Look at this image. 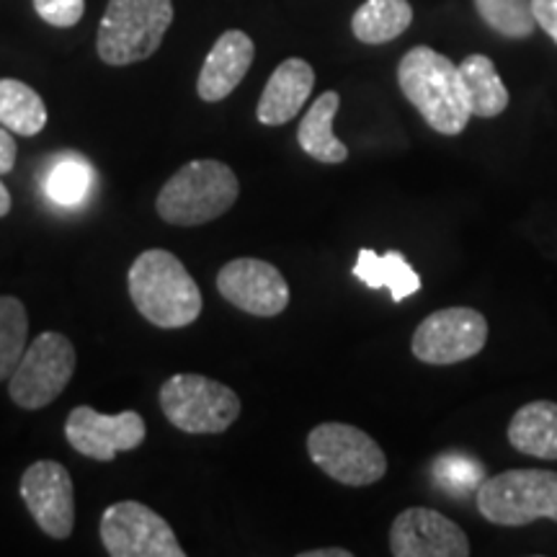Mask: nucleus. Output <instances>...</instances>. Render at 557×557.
<instances>
[{"label": "nucleus", "instance_id": "nucleus-1", "mask_svg": "<svg viewBox=\"0 0 557 557\" xmlns=\"http://www.w3.org/2000/svg\"><path fill=\"white\" fill-rule=\"evenodd\" d=\"M398 86L438 135L457 137L468 127L472 111L459 65L442 52L426 45L408 50L398 65Z\"/></svg>", "mask_w": 557, "mask_h": 557}, {"label": "nucleus", "instance_id": "nucleus-2", "mask_svg": "<svg viewBox=\"0 0 557 557\" xmlns=\"http://www.w3.org/2000/svg\"><path fill=\"white\" fill-rule=\"evenodd\" d=\"M127 287L139 315L158 329H186L205 308L199 284L169 250L139 253L129 267Z\"/></svg>", "mask_w": 557, "mask_h": 557}, {"label": "nucleus", "instance_id": "nucleus-3", "mask_svg": "<svg viewBox=\"0 0 557 557\" xmlns=\"http://www.w3.org/2000/svg\"><path fill=\"white\" fill-rule=\"evenodd\" d=\"M240 197L235 171L220 160H191L158 191V218L169 225L194 227L222 218Z\"/></svg>", "mask_w": 557, "mask_h": 557}, {"label": "nucleus", "instance_id": "nucleus-4", "mask_svg": "<svg viewBox=\"0 0 557 557\" xmlns=\"http://www.w3.org/2000/svg\"><path fill=\"white\" fill-rule=\"evenodd\" d=\"M173 24V0H109L96 50L107 65L122 67L148 60Z\"/></svg>", "mask_w": 557, "mask_h": 557}, {"label": "nucleus", "instance_id": "nucleus-5", "mask_svg": "<svg viewBox=\"0 0 557 557\" xmlns=\"http://www.w3.org/2000/svg\"><path fill=\"white\" fill-rule=\"evenodd\" d=\"M480 517L496 527H527L540 519L557 524V472L506 470L480 483Z\"/></svg>", "mask_w": 557, "mask_h": 557}, {"label": "nucleus", "instance_id": "nucleus-6", "mask_svg": "<svg viewBox=\"0 0 557 557\" xmlns=\"http://www.w3.org/2000/svg\"><path fill=\"white\" fill-rule=\"evenodd\" d=\"M160 410L186 434H225L240 418L243 403L233 387L205 374H173L160 387Z\"/></svg>", "mask_w": 557, "mask_h": 557}, {"label": "nucleus", "instance_id": "nucleus-7", "mask_svg": "<svg viewBox=\"0 0 557 557\" xmlns=\"http://www.w3.org/2000/svg\"><path fill=\"white\" fill-rule=\"evenodd\" d=\"M308 455L325 475L348 487L377 483L387 472L385 451L351 423H320L308 434Z\"/></svg>", "mask_w": 557, "mask_h": 557}, {"label": "nucleus", "instance_id": "nucleus-8", "mask_svg": "<svg viewBox=\"0 0 557 557\" xmlns=\"http://www.w3.org/2000/svg\"><path fill=\"white\" fill-rule=\"evenodd\" d=\"M78 357L73 341L62 333L47 331L26 346L18 367L9 377V395L18 408H47L65 393L73 380Z\"/></svg>", "mask_w": 557, "mask_h": 557}, {"label": "nucleus", "instance_id": "nucleus-9", "mask_svg": "<svg viewBox=\"0 0 557 557\" xmlns=\"http://www.w3.org/2000/svg\"><path fill=\"white\" fill-rule=\"evenodd\" d=\"M99 534L111 557H186L169 521L139 500L111 504Z\"/></svg>", "mask_w": 557, "mask_h": 557}, {"label": "nucleus", "instance_id": "nucleus-10", "mask_svg": "<svg viewBox=\"0 0 557 557\" xmlns=\"http://www.w3.org/2000/svg\"><path fill=\"white\" fill-rule=\"evenodd\" d=\"M487 344V320L472 308H444L421 320L410 341L418 361L434 367L459 364L478 357Z\"/></svg>", "mask_w": 557, "mask_h": 557}, {"label": "nucleus", "instance_id": "nucleus-11", "mask_svg": "<svg viewBox=\"0 0 557 557\" xmlns=\"http://www.w3.org/2000/svg\"><path fill=\"white\" fill-rule=\"evenodd\" d=\"M21 498L47 537L67 540L75 527V487L65 465L39 459L21 475Z\"/></svg>", "mask_w": 557, "mask_h": 557}, {"label": "nucleus", "instance_id": "nucleus-12", "mask_svg": "<svg viewBox=\"0 0 557 557\" xmlns=\"http://www.w3.org/2000/svg\"><path fill=\"white\" fill-rule=\"evenodd\" d=\"M67 444L78 455L96 459V462H111L120 451H132L148 436L143 416L135 410L107 416L96 408L78 406L70 410L65 421Z\"/></svg>", "mask_w": 557, "mask_h": 557}, {"label": "nucleus", "instance_id": "nucleus-13", "mask_svg": "<svg viewBox=\"0 0 557 557\" xmlns=\"http://www.w3.org/2000/svg\"><path fill=\"white\" fill-rule=\"evenodd\" d=\"M218 289L230 305L256 318H276L289 305V284L274 263L235 259L218 274Z\"/></svg>", "mask_w": 557, "mask_h": 557}, {"label": "nucleus", "instance_id": "nucleus-14", "mask_svg": "<svg viewBox=\"0 0 557 557\" xmlns=\"http://www.w3.org/2000/svg\"><path fill=\"white\" fill-rule=\"evenodd\" d=\"M389 553L395 557H468L470 540L444 513L413 506L398 513L389 527Z\"/></svg>", "mask_w": 557, "mask_h": 557}, {"label": "nucleus", "instance_id": "nucleus-15", "mask_svg": "<svg viewBox=\"0 0 557 557\" xmlns=\"http://www.w3.org/2000/svg\"><path fill=\"white\" fill-rule=\"evenodd\" d=\"M256 58V45L246 32L230 29L214 41L199 70L197 94L201 101H222L240 86Z\"/></svg>", "mask_w": 557, "mask_h": 557}, {"label": "nucleus", "instance_id": "nucleus-16", "mask_svg": "<svg viewBox=\"0 0 557 557\" xmlns=\"http://www.w3.org/2000/svg\"><path fill=\"white\" fill-rule=\"evenodd\" d=\"M312 88H315V70L310 67V62L299 58L284 60L271 73L267 88L261 94L259 109H256V116L267 127H282V124L292 122L302 111Z\"/></svg>", "mask_w": 557, "mask_h": 557}, {"label": "nucleus", "instance_id": "nucleus-17", "mask_svg": "<svg viewBox=\"0 0 557 557\" xmlns=\"http://www.w3.org/2000/svg\"><path fill=\"white\" fill-rule=\"evenodd\" d=\"M508 442L527 457L557 459V403L532 400L508 423Z\"/></svg>", "mask_w": 557, "mask_h": 557}, {"label": "nucleus", "instance_id": "nucleus-18", "mask_svg": "<svg viewBox=\"0 0 557 557\" xmlns=\"http://www.w3.org/2000/svg\"><path fill=\"white\" fill-rule=\"evenodd\" d=\"M351 274L369 289H389L393 302H403L421 289V276L400 250H387L380 256L372 248H361Z\"/></svg>", "mask_w": 557, "mask_h": 557}, {"label": "nucleus", "instance_id": "nucleus-19", "mask_svg": "<svg viewBox=\"0 0 557 557\" xmlns=\"http://www.w3.org/2000/svg\"><path fill=\"white\" fill-rule=\"evenodd\" d=\"M341 107V96L336 90H325L320 99L308 109L297 129L299 148L318 163H344L348 158V148L333 135V120H336Z\"/></svg>", "mask_w": 557, "mask_h": 557}, {"label": "nucleus", "instance_id": "nucleus-20", "mask_svg": "<svg viewBox=\"0 0 557 557\" xmlns=\"http://www.w3.org/2000/svg\"><path fill=\"white\" fill-rule=\"evenodd\" d=\"M459 75H462L472 116L493 120V116H500L508 109V88L500 81L491 58H485V54H468L462 65H459Z\"/></svg>", "mask_w": 557, "mask_h": 557}, {"label": "nucleus", "instance_id": "nucleus-21", "mask_svg": "<svg viewBox=\"0 0 557 557\" xmlns=\"http://www.w3.org/2000/svg\"><path fill=\"white\" fill-rule=\"evenodd\" d=\"M413 24L408 0H367L351 18L354 37L364 45H387Z\"/></svg>", "mask_w": 557, "mask_h": 557}, {"label": "nucleus", "instance_id": "nucleus-22", "mask_svg": "<svg viewBox=\"0 0 557 557\" xmlns=\"http://www.w3.org/2000/svg\"><path fill=\"white\" fill-rule=\"evenodd\" d=\"M0 124L13 135L34 137L47 127V107L26 83L0 78Z\"/></svg>", "mask_w": 557, "mask_h": 557}, {"label": "nucleus", "instance_id": "nucleus-23", "mask_svg": "<svg viewBox=\"0 0 557 557\" xmlns=\"http://www.w3.org/2000/svg\"><path fill=\"white\" fill-rule=\"evenodd\" d=\"M96 173L90 169L81 152H65L58 160H52L50 171L45 176V191L50 201L60 207H78L94 191Z\"/></svg>", "mask_w": 557, "mask_h": 557}, {"label": "nucleus", "instance_id": "nucleus-24", "mask_svg": "<svg viewBox=\"0 0 557 557\" xmlns=\"http://www.w3.org/2000/svg\"><path fill=\"white\" fill-rule=\"evenodd\" d=\"M29 346V315L16 297H0V382H5L18 367Z\"/></svg>", "mask_w": 557, "mask_h": 557}, {"label": "nucleus", "instance_id": "nucleus-25", "mask_svg": "<svg viewBox=\"0 0 557 557\" xmlns=\"http://www.w3.org/2000/svg\"><path fill=\"white\" fill-rule=\"evenodd\" d=\"M478 16L506 39H527L534 34L532 0H475Z\"/></svg>", "mask_w": 557, "mask_h": 557}, {"label": "nucleus", "instance_id": "nucleus-26", "mask_svg": "<svg viewBox=\"0 0 557 557\" xmlns=\"http://www.w3.org/2000/svg\"><path fill=\"white\" fill-rule=\"evenodd\" d=\"M436 480L447 485L455 493H470L472 487H480L483 483V465L475 459L459 457V455H444L436 459Z\"/></svg>", "mask_w": 557, "mask_h": 557}, {"label": "nucleus", "instance_id": "nucleus-27", "mask_svg": "<svg viewBox=\"0 0 557 557\" xmlns=\"http://www.w3.org/2000/svg\"><path fill=\"white\" fill-rule=\"evenodd\" d=\"M34 11L41 21L58 29H70L86 13V0H34Z\"/></svg>", "mask_w": 557, "mask_h": 557}, {"label": "nucleus", "instance_id": "nucleus-28", "mask_svg": "<svg viewBox=\"0 0 557 557\" xmlns=\"http://www.w3.org/2000/svg\"><path fill=\"white\" fill-rule=\"evenodd\" d=\"M537 26L557 45V0H532Z\"/></svg>", "mask_w": 557, "mask_h": 557}, {"label": "nucleus", "instance_id": "nucleus-29", "mask_svg": "<svg viewBox=\"0 0 557 557\" xmlns=\"http://www.w3.org/2000/svg\"><path fill=\"white\" fill-rule=\"evenodd\" d=\"M16 156H18V148H16V139H13V132L0 124V176L13 171V165H16Z\"/></svg>", "mask_w": 557, "mask_h": 557}, {"label": "nucleus", "instance_id": "nucleus-30", "mask_svg": "<svg viewBox=\"0 0 557 557\" xmlns=\"http://www.w3.org/2000/svg\"><path fill=\"white\" fill-rule=\"evenodd\" d=\"M299 557H351V553L344 547H336V549H310V553H302Z\"/></svg>", "mask_w": 557, "mask_h": 557}, {"label": "nucleus", "instance_id": "nucleus-31", "mask_svg": "<svg viewBox=\"0 0 557 557\" xmlns=\"http://www.w3.org/2000/svg\"><path fill=\"white\" fill-rule=\"evenodd\" d=\"M9 212H11V191H9V186L0 181V218H5Z\"/></svg>", "mask_w": 557, "mask_h": 557}]
</instances>
